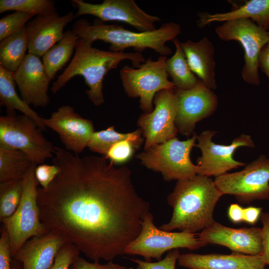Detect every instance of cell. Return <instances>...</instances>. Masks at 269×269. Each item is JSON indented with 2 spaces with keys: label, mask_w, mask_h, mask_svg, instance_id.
<instances>
[{
  "label": "cell",
  "mask_w": 269,
  "mask_h": 269,
  "mask_svg": "<svg viewBox=\"0 0 269 269\" xmlns=\"http://www.w3.org/2000/svg\"><path fill=\"white\" fill-rule=\"evenodd\" d=\"M33 163L23 152L0 145V183L23 179Z\"/></svg>",
  "instance_id": "obj_28"
},
{
  "label": "cell",
  "mask_w": 269,
  "mask_h": 269,
  "mask_svg": "<svg viewBox=\"0 0 269 269\" xmlns=\"http://www.w3.org/2000/svg\"><path fill=\"white\" fill-rule=\"evenodd\" d=\"M262 208L249 206L244 209V222L250 225H255L260 219Z\"/></svg>",
  "instance_id": "obj_39"
},
{
  "label": "cell",
  "mask_w": 269,
  "mask_h": 269,
  "mask_svg": "<svg viewBox=\"0 0 269 269\" xmlns=\"http://www.w3.org/2000/svg\"><path fill=\"white\" fill-rule=\"evenodd\" d=\"M197 136L194 133L183 141L174 137L144 150L136 157L146 168L160 172L166 181L193 177L198 174L199 167L192 162L190 154Z\"/></svg>",
  "instance_id": "obj_6"
},
{
  "label": "cell",
  "mask_w": 269,
  "mask_h": 269,
  "mask_svg": "<svg viewBox=\"0 0 269 269\" xmlns=\"http://www.w3.org/2000/svg\"><path fill=\"white\" fill-rule=\"evenodd\" d=\"M249 19L265 29H269V0H250L234 10L225 13H199L198 27L202 28L213 22H225L237 19Z\"/></svg>",
  "instance_id": "obj_23"
},
{
  "label": "cell",
  "mask_w": 269,
  "mask_h": 269,
  "mask_svg": "<svg viewBox=\"0 0 269 269\" xmlns=\"http://www.w3.org/2000/svg\"><path fill=\"white\" fill-rule=\"evenodd\" d=\"M92 43L79 38L70 64L53 83L51 91L56 94L76 76H82L89 89L85 91L89 99L96 106L104 102L103 93L105 76L124 60H130L134 68L145 61L139 52H114L92 47Z\"/></svg>",
  "instance_id": "obj_3"
},
{
  "label": "cell",
  "mask_w": 269,
  "mask_h": 269,
  "mask_svg": "<svg viewBox=\"0 0 269 269\" xmlns=\"http://www.w3.org/2000/svg\"><path fill=\"white\" fill-rule=\"evenodd\" d=\"M214 182L223 195H233L242 203L269 200V158L261 155L241 171L216 177Z\"/></svg>",
  "instance_id": "obj_11"
},
{
  "label": "cell",
  "mask_w": 269,
  "mask_h": 269,
  "mask_svg": "<svg viewBox=\"0 0 269 269\" xmlns=\"http://www.w3.org/2000/svg\"><path fill=\"white\" fill-rule=\"evenodd\" d=\"M23 187V179L0 183V220L15 211L21 201Z\"/></svg>",
  "instance_id": "obj_30"
},
{
  "label": "cell",
  "mask_w": 269,
  "mask_h": 269,
  "mask_svg": "<svg viewBox=\"0 0 269 269\" xmlns=\"http://www.w3.org/2000/svg\"><path fill=\"white\" fill-rule=\"evenodd\" d=\"M260 220L262 223V247L261 255L266 265H269V213H262Z\"/></svg>",
  "instance_id": "obj_38"
},
{
  "label": "cell",
  "mask_w": 269,
  "mask_h": 269,
  "mask_svg": "<svg viewBox=\"0 0 269 269\" xmlns=\"http://www.w3.org/2000/svg\"><path fill=\"white\" fill-rule=\"evenodd\" d=\"M217 133L213 130H205L197 136L198 143L195 146L202 152L197 160L198 175L216 177L244 166L245 163L234 159L233 154L238 147L255 146L251 135L246 134H241L235 138L229 145L216 144L212 139Z\"/></svg>",
  "instance_id": "obj_13"
},
{
  "label": "cell",
  "mask_w": 269,
  "mask_h": 269,
  "mask_svg": "<svg viewBox=\"0 0 269 269\" xmlns=\"http://www.w3.org/2000/svg\"><path fill=\"white\" fill-rule=\"evenodd\" d=\"M178 249L170 251L165 258L157 262L151 263L138 259H132L136 264V269H175L176 262L180 256Z\"/></svg>",
  "instance_id": "obj_35"
},
{
  "label": "cell",
  "mask_w": 269,
  "mask_h": 269,
  "mask_svg": "<svg viewBox=\"0 0 269 269\" xmlns=\"http://www.w3.org/2000/svg\"><path fill=\"white\" fill-rule=\"evenodd\" d=\"M223 195L214 180L197 174L177 180L167 202L172 208L171 218L159 228L196 233L212 224L215 206Z\"/></svg>",
  "instance_id": "obj_2"
},
{
  "label": "cell",
  "mask_w": 269,
  "mask_h": 269,
  "mask_svg": "<svg viewBox=\"0 0 269 269\" xmlns=\"http://www.w3.org/2000/svg\"><path fill=\"white\" fill-rule=\"evenodd\" d=\"M178 265L188 269H266L261 254H197L180 255Z\"/></svg>",
  "instance_id": "obj_21"
},
{
  "label": "cell",
  "mask_w": 269,
  "mask_h": 269,
  "mask_svg": "<svg viewBox=\"0 0 269 269\" xmlns=\"http://www.w3.org/2000/svg\"><path fill=\"white\" fill-rule=\"evenodd\" d=\"M13 75L21 98L26 104L35 107L47 106L50 101L48 91L51 80L39 57L26 54Z\"/></svg>",
  "instance_id": "obj_18"
},
{
  "label": "cell",
  "mask_w": 269,
  "mask_h": 269,
  "mask_svg": "<svg viewBox=\"0 0 269 269\" xmlns=\"http://www.w3.org/2000/svg\"><path fill=\"white\" fill-rule=\"evenodd\" d=\"M206 245L198 238L197 233L174 232L161 230L153 222V216L149 212L142 223L141 230L137 237L125 249V254L138 255L145 261L152 258L158 261L163 254L179 248L195 250Z\"/></svg>",
  "instance_id": "obj_8"
},
{
  "label": "cell",
  "mask_w": 269,
  "mask_h": 269,
  "mask_svg": "<svg viewBox=\"0 0 269 269\" xmlns=\"http://www.w3.org/2000/svg\"><path fill=\"white\" fill-rule=\"evenodd\" d=\"M175 89L157 93L153 101L154 109L138 118L137 125L145 139L144 150L176 137L178 132L175 124L178 101Z\"/></svg>",
  "instance_id": "obj_12"
},
{
  "label": "cell",
  "mask_w": 269,
  "mask_h": 269,
  "mask_svg": "<svg viewBox=\"0 0 269 269\" xmlns=\"http://www.w3.org/2000/svg\"><path fill=\"white\" fill-rule=\"evenodd\" d=\"M166 60L165 56H160L154 61L150 57L138 68L126 65L120 70L125 92L130 97L139 98V107L144 113L153 110V99L157 93L176 88L168 79Z\"/></svg>",
  "instance_id": "obj_9"
},
{
  "label": "cell",
  "mask_w": 269,
  "mask_h": 269,
  "mask_svg": "<svg viewBox=\"0 0 269 269\" xmlns=\"http://www.w3.org/2000/svg\"><path fill=\"white\" fill-rule=\"evenodd\" d=\"M69 269H107V268L106 264L90 263L79 256L71 265Z\"/></svg>",
  "instance_id": "obj_40"
},
{
  "label": "cell",
  "mask_w": 269,
  "mask_h": 269,
  "mask_svg": "<svg viewBox=\"0 0 269 269\" xmlns=\"http://www.w3.org/2000/svg\"><path fill=\"white\" fill-rule=\"evenodd\" d=\"M175 92L178 101L175 126L179 133L189 136L194 133L198 122L209 117L216 110L218 98L199 79L193 88L187 90L176 88Z\"/></svg>",
  "instance_id": "obj_15"
},
{
  "label": "cell",
  "mask_w": 269,
  "mask_h": 269,
  "mask_svg": "<svg viewBox=\"0 0 269 269\" xmlns=\"http://www.w3.org/2000/svg\"><path fill=\"white\" fill-rule=\"evenodd\" d=\"M77 9L76 17L92 15L101 21H118L127 23L138 32L155 30V23L159 17L147 13L134 0H104L101 3L94 4L83 0H72Z\"/></svg>",
  "instance_id": "obj_14"
},
{
  "label": "cell",
  "mask_w": 269,
  "mask_h": 269,
  "mask_svg": "<svg viewBox=\"0 0 269 269\" xmlns=\"http://www.w3.org/2000/svg\"><path fill=\"white\" fill-rule=\"evenodd\" d=\"M36 123L22 114L0 117V145L19 150L35 163L53 158L55 146L47 139Z\"/></svg>",
  "instance_id": "obj_7"
},
{
  "label": "cell",
  "mask_w": 269,
  "mask_h": 269,
  "mask_svg": "<svg viewBox=\"0 0 269 269\" xmlns=\"http://www.w3.org/2000/svg\"><path fill=\"white\" fill-rule=\"evenodd\" d=\"M244 209L238 204H231L228 210V216L230 221L235 224L244 222Z\"/></svg>",
  "instance_id": "obj_42"
},
{
  "label": "cell",
  "mask_w": 269,
  "mask_h": 269,
  "mask_svg": "<svg viewBox=\"0 0 269 269\" xmlns=\"http://www.w3.org/2000/svg\"><path fill=\"white\" fill-rule=\"evenodd\" d=\"M80 251L74 245L66 243L58 252L54 262L49 269H69L79 256Z\"/></svg>",
  "instance_id": "obj_34"
},
{
  "label": "cell",
  "mask_w": 269,
  "mask_h": 269,
  "mask_svg": "<svg viewBox=\"0 0 269 269\" xmlns=\"http://www.w3.org/2000/svg\"><path fill=\"white\" fill-rule=\"evenodd\" d=\"M198 237L206 245L223 246L235 253L256 255L262 251V231L257 227L236 229L214 221L198 234Z\"/></svg>",
  "instance_id": "obj_17"
},
{
  "label": "cell",
  "mask_w": 269,
  "mask_h": 269,
  "mask_svg": "<svg viewBox=\"0 0 269 269\" xmlns=\"http://www.w3.org/2000/svg\"><path fill=\"white\" fill-rule=\"evenodd\" d=\"M138 147L130 139L124 140L115 144L105 157L116 165L123 163L131 158L134 149Z\"/></svg>",
  "instance_id": "obj_33"
},
{
  "label": "cell",
  "mask_w": 269,
  "mask_h": 269,
  "mask_svg": "<svg viewBox=\"0 0 269 269\" xmlns=\"http://www.w3.org/2000/svg\"><path fill=\"white\" fill-rule=\"evenodd\" d=\"M79 38L72 30H67L62 39L42 56V63L51 80L70 60Z\"/></svg>",
  "instance_id": "obj_26"
},
{
  "label": "cell",
  "mask_w": 269,
  "mask_h": 269,
  "mask_svg": "<svg viewBox=\"0 0 269 269\" xmlns=\"http://www.w3.org/2000/svg\"><path fill=\"white\" fill-rule=\"evenodd\" d=\"M181 46L191 70L206 87L215 90L216 63L212 42L205 37L197 42L188 40L181 42Z\"/></svg>",
  "instance_id": "obj_22"
},
{
  "label": "cell",
  "mask_w": 269,
  "mask_h": 269,
  "mask_svg": "<svg viewBox=\"0 0 269 269\" xmlns=\"http://www.w3.org/2000/svg\"><path fill=\"white\" fill-rule=\"evenodd\" d=\"M43 123L57 134L66 150L78 154L87 147L95 132L92 121L81 116L69 105L59 107L49 118H43Z\"/></svg>",
  "instance_id": "obj_16"
},
{
  "label": "cell",
  "mask_w": 269,
  "mask_h": 269,
  "mask_svg": "<svg viewBox=\"0 0 269 269\" xmlns=\"http://www.w3.org/2000/svg\"><path fill=\"white\" fill-rule=\"evenodd\" d=\"M66 243L61 235L49 231L27 241L12 258L22 263L23 269H49Z\"/></svg>",
  "instance_id": "obj_20"
},
{
  "label": "cell",
  "mask_w": 269,
  "mask_h": 269,
  "mask_svg": "<svg viewBox=\"0 0 269 269\" xmlns=\"http://www.w3.org/2000/svg\"><path fill=\"white\" fill-rule=\"evenodd\" d=\"M52 161L59 172L47 188H37L42 223L94 262L125 254L150 212L131 170L56 146Z\"/></svg>",
  "instance_id": "obj_1"
},
{
  "label": "cell",
  "mask_w": 269,
  "mask_h": 269,
  "mask_svg": "<svg viewBox=\"0 0 269 269\" xmlns=\"http://www.w3.org/2000/svg\"><path fill=\"white\" fill-rule=\"evenodd\" d=\"M72 31L80 38L93 44L102 40L110 44L109 50L114 52H124L133 48L135 52L141 53L146 49H152L160 56L172 53L171 49L165 44L173 41L181 33V26L174 22L162 24L154 30L134 32L116 24H106L96 18L91 24L81 18L72 25Z\"/></svg>",
  "instance_id": "obj_4"
},
{
  "label": "cell",
  "mask_w": 269,
  "mask_h": 269,
  "mask_svg": "<svg viewBox=\"0 0 269 269\" xmlns=\"http://www.w3.org/2000/svg\"><path fill=\"white\" fill-rule=\"evenodd\" d=\"M13 74L0 66V106L6 108L7 115L15 114V110L20 111L32 119L42 131H45L46 127L43 118L18 96L15 90Z\"/></svg>",
  "instance_id": "obj_24"
},
{
  "label": "cell",
  "mask_w": 269,
  "mask_h": 269,
  "mask_svg": "<svg viewBox=\"0 0 269 269\" xmlns=\"http://www.w3.org/2000/svg\"><path fill=\"white\" fill-rule=\"evenodd\" d=\"M106 266L107 269H132V268L128 269L118 264H114L112 261L106 264Z\"/></svg>",
  "instance_id": "obj_43"
},
{
  "label": "cell",
  "mask_w": 269,
  "mask_h": 269,
  "mask_svg": "<svg viewBox=\"0 0 269 269\" xmlns=\"http://www.w3.org/2000/svg\"><path fill=\"white\" fill-rule=\"evenodd\" d=\"M0 238V269H12L11 267V252L8 233L1 227Z\"/></svg>",
  "instance_id": "obj_37"
},
{
  "label": "cell",
  "mask_w": 269,
  "mask_h": 269,
  "mask_svg": "<svg viewBox=\"0 0 269 269\" xmlns=\"http://www.w3.org/2000/svg\"><path fill=\"white\" fill-rule=\"evenodd\" d=\"M36 166L34 162L23 178V192L17 208L11 216L0 220L8 233L12 258L29 239L49 232L40 219Z\"/></svg>",
  "instance_id": "obj_5"
},
{
  "label": "cell",
  "mask_w": 269,
  "mask_h": 269,
  "mask_svg": "<svg viewBox=\"0 0 269 269\" xmlns=\"http://www.w3.org/2000/svg\"><path fill=\"white\" fill-rule=\"evenodd\" d=\"M258 62L259 68L267 75L269 81V42L262 49Z\"/></svg>",
  "instance_id": "obj_41"
},
{
  "label": "cell",
  "mask_w": 269,
  "mask_h": 269,
  "mask_svg": "<svg viewBox=\"0 0 269 269\" xmlns=\"http://www.w3.org/2000/svg\"><path fill=\"white\" fill-rule=\"evenodd\" d=\"M34 16L30 13L14 11L1 17L0 19V41L19 30Z\"/></svg>",
  "instance_id": "obj_32"
},
{
  "label": "cell",
  "mask_w": 269,
  "mask_h": 269,
  "mask_svg": "<svg viewBox=\"0 0 269 269\" xmlns=\"http://www.w3.org/2000/svg\"><path fill=\"white\" fill-rule=\"evenodd\" d=\"M59 172V168L55 164H41L36 166L35 176L41 187L46 188L54 179Z\"/></svg>",
  "instance_id": "obj_36"
},
{
  "label": "cell",
  "mask_w": 269,
  "mask_h": 269,
  "mask_svg": "<svg viewBox=\"0 0 269 269\" xmlns=\"http://www.w3.org/2000/svg\"><path fill=\"white\" fill-rule=\"evenodd\" d=\"M9 10L44 15L56 11V7L51 0H0V13Z\"/></svg>",
  "instance_id": "obj_31"
},
{
  "label": "cell",
  "mask_w": 269,
  "mask_h": 269,
  "mask_svg": "<svg viewBox=\"0 0 269 269\" xmlns=\"http://www.w3.org/2000/svg\"><path fill=\"white\" fill-rule=\"evenodd\" d=\"M28 46L25 25L0 41V66L10 72H15L26 55Z\"/></svg>",
  "instance_id": "obj_25"
},
{
  "label": "cell",
  "mask_w": 269,
  "mask_h": 269,
  "mask_svg": "<svg viewBox=\"0 0 269 269\" xmlns=\"http://www.w3.org/2000/svg\"><path fill=\"white\" fill-rule=\"evenodd\" d=\"M173 42L175 46L174 54L166 62V70L176 89L187 90L195 87L199 79L191 70L177 38Z\"/></svg>",
  "instance_id": "obj_27"
},
{
  "label": "cell",
  "mask_w": 269,
  "mask_h": 269,
  "mask_svg": "<svg viewBox=\"0 0 269 269\" xmlns=\"http://www.w3.org/2000/svg\"><path fill=\"white\" fill-rule=\"evenodd\" d=\"M215 31L222 40H235L241 43L245 51L242 79L249 84L260 85L259 57L263 48L269 42V31L245 18L225 21Z\"/></svg>",
  "instance_id": "obj_10"
},
{
  "label": "cell",
  "mask_w": 269,
  "mask_h": 269,
  "mask_svg": "<svg viewBox=\"0 0 269 269\" xmlns=\"http://www.w3.org/2000/svg\"><path fill=\"white\" fill-rule=\"evenodd\" d=\"M75 17L73 12L60 16L55 11L37 15L29 21L26 25L28 53L42 57L49 49L62 39L64 28Z\"/></svg>",
  "instance_id": "obj_19"
},
{
  "label": "cell",
  "mask_w": 269,
  "mask_h": 269,
  "mask_svg": "<svg viewBox=\"0 0 269 269\" xmlns=\"http://www.w3.org/2000/svg\"><path fill=\"white\" fill-rule=\"evenodd\" d=\"M142 134L140 129L129 133H119L115 130L114 126H112L105 130L95 132L87 147L91 151L105 156L115 144L124 140L130 139L139 146L143 141Z\"/></svg>",
  "instance_id": "obj_29"
}]
</instances>
